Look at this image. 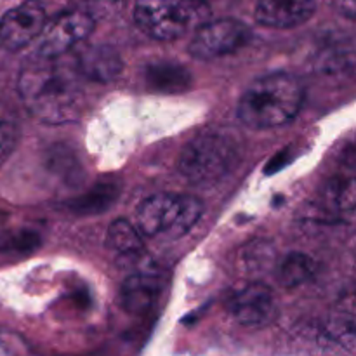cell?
I'll return each instance as SVG.
<instances>
[{"mask_svg":"<svg viewBox=\"0 0 356 356\" xmlns=\"http://www.w3.org/2000/svg\"><path fill=\"white\" fill-rule=\"evenodd\" d=\"M145 80L149 89L163 94H181L190 89L191 73L181 63L155 59L145 68Z\"/></svg>","mask_w":356,"mask_h":356,"instance_id":"cell-14","label":"cell"},{"mask_svg":"<svg viewBox=\"0 0 356 356\" xmlns=\"http://www.w3.org/2000/svg\"><path fill=\"white\" fill-rule=\"evenodd\" d=\"M118 197V186L111 183H99L87 193L68 202V209L73 214L94 216L108 211Z\"/></svg>","mask_w":356,"mask_h":356,"instance_id":"cell-15","label":"cell"},{"mask_svg":"<svg viewBox=\"0 0 356 356\" xmlns=\"http://www.w3.org/2000/svg\"><path fill=\"white\" fill-rule=\"evenodd\" d=\"M240 160V146L226 132L209 131L195 136L179 156V170L193 184H214L229 174Z\"/></svg>","mask_w":356,"mask_h":356,"instance_id":"cell-4","label":"cell"},{"mask_svg":"<svg viewBox=\"0 0 356 356\" xmlns=\"http://www.w3.org/2000/svg\"><path fill=\"white\" fill-rule=\"evenodd\" d=\"M92 2L99 3V6H106V7H118L124 0H92Z\"/></svg>","mask_w":356,"mask_h":356,"instance_id":"cell-25","label":"cell"},{"mask_svg":"<svg viewBox=\"0 0 356 356\" xmlns=\"http://www.w3.org/2000/svg\"><path fill=\"white\" fill-rule=\"evenodd\" d=\"M211 19L205 0H138L134 23L155 40H174Z\"/></svg>","mask_w":356,"mask_h":356,"instance_id":"cell-3","label":"cell"},{"mask_svg":"<svg viewBox=\"0 0 356 356\" xmlns=\"http://www.w3.org/2000/svg\"><path fill=\"white\" fill-rule=\"evenodd\" d=\"M226 309L245 327H268L277 320L278 305L270 287L261 282H247L229 292Z\"/></svg>","mask_w":356,"mask_h":356,"instance_id":"cell-7","label":"cell"},{"mask_svg":"<svg viewBox=\"0 0 356 356\" xmlns=\"http://www.w3.org/2000/svg\"><path fill=\"white\" fill-rule=\"evenodd\" d=\"M162 292V282L155 271H134L120 289V305L132 315L145 313L155 305Z\"/></svg>","mask_w":356,"mask_h":356,"instance_id":"cell-13","label":"cell"},{"mask_svg":"<svg viewBox=\"0 0 356 356\" xmlns=\"http://www.w3.org/2000/svg\"><path fill=\"white\" fill-rule=\"evenodd\" d=\"M336 3V9L343 14L344 17L353 21L356 17V2L355 0H334Z\"/></svg>","mask_w":356,"mask_h":356,"instance_id":"cell-24","label":"cell"},{"mask_svg":"<svg viewBox=\"0 0 356 356\" xmlns=\"http://www.w3.org/2000/svg\"><path fill=\"white\" fill-rule=\"evenodd\" d=\"M318 68L325 73H339L351 70L355 65L353 45L344 47V45H332L320 52V58L316 61Z\"/></svg>","mask_w":356,"mask_h":356,"instance_id":"cell-21","label":"cell"},{"mask_svg":"<svg viewBox=\"0 0 356 356\" xmlns=\"http://www.w3.org/2000/svg\"><path fill=\"white\" fill-rule=\"evenodd\" d=\"M204 204L193 195L159 193L146 198L138 209V229L152 238H179L200 219Z\"/></svg>","mask_w":356,"mask_h":356,"instance_id":"cell-5","label":"cell"},{"mask_svg":"<svg viewBox=\"0 0 356 356\" xmlns=\"http://www.w3.org/2000/svg\"><path fill=\"white\" fill-rule=\"evenodd\" d=\"M249 38L250 30L242 21L222 17L198 26L188 51L197 59H218L242 49Z\"/></svg>","mask_w":356,"mask_h":356,"instance_id":"cell-6","label":"cell"},{"mask_svg":"<svg viewBox=\"0 0 356 356\" xmlns=\"http://www.w3.org/2000/svg\"><path fill=\"white\" fill-rule=\"evenodd\" d=\"M323 332L329 337V341L332 343L341 344L346 350L353 351L356 336H355V309L353 302L348 306V309H341V312L332 313L327 320L325 327H323Z\"/></svg>","mask_w":356,"mask_h":356,"instance_id":"cell-18","label":"cell"},{"mask_svg":"<svg viewBox=\"0 0 356 356\" xmlns=\"http://www.w3.org/2000/svg\"><path fill=\"white\" fill-rule=\"evenodd\" d=\"M82 75L58 58H40L19 73L17 90L26 110L44 124L61 125L82 113Z\"/></svg>","mask_w":356,"mask_h":356,"instance_id":"cell-1","label":"cell"},{"mask_svg":"<svg viewBox=\"0 0 356 356\" xmlns=\"http://www.w3.org/2000/svg\"><path fill=\"white\" fill-rule=\"evenodd\" d=\"M316 264L313 257L302 252H291L278 264V280L284 287H299L315 277Z\"/></svg>","mask_w":356,"mask_h":356,"instance_id":"cell-16","label":"cell"},{"mask_svg":"<svg viewBox=\"0 0 356 356\" xmlns=\"http://www.w3.org/2000/svg\"><path fill=\"white\" fill-rule=\"evenodd\" d=\"M40 44V58H61L65 52L86 40L94 30V17L87 10H68L45 24Z\"/></svg>","mask_w":356,"mask_h":356,"instance_id":"cell-9","label":"cell"},{"mask_svg":"<svg viewBox=\"0 0 356 356\" xmlns=\"http://www.w3.org/2000/svg\"><path fill=\"white\" fill-rule=\"evenodd\" d=\"M315 10V0H259L254 17L263 26L289 30L305 24Z\"/></svg>","mask_w":356,"mask_h":356,"instance_id":"cell-10","label":"cell"},{"mask_svg":"<svg viewBox=\"0 0 356 356\" xmlns=\"http://www.w3.org/2000/svg\"><path fill=\"white\" fill-rule=\"evenodd\" d=\"M49 167H51L52 172L59 174V177H63L65 181H76L80 179V165L76 163V159L68 152L66 148H54L49 153Z\"/></svg>","mask_w":356,"mask_h":356,"instance_id":"cell-23","label":"cell"},{"mask_svg":"<svg viewBox=\"0 0 356 356\" xmlns=\"http://www.w3.org/2000/svg\"><path fill=\"white\" fill-rule=\"evenodd\" d=\"M355 179L353 176L334 177L323 188L320 202H316L313 214L323 222L341 221L355 212Z\"/></svg>","mask_w":356,"mask_h":356,"instance_id":"cell-12","label":"cell"},{"mask_svg":"<svg viewBox=\"0 0 356 356\" xmlns=\"http://www.w3.org/2000/svg\"><path fill=\"white\" fill-rule=\"evenodd\" d=\"M305 89L299 79L285 72L254 80L238 101L236 115L243 125L256 131L289 124L301 111Z\"/></svg>","mask_w":356,"mask_h":356,"instance_id":"cell-2","label":"cell"},{"mask_svg":"<svg viewBox=\"0 0 356 356\" xmlns=\"http://www.w3.org/2000/svg\"><path fill=\"white\" fill-rule=\"evenodd\" d=\"M275 247L273 243L268 240H252L247 243L242 250L243 268L250 273H263V271L270 270L271 264L275 263Z\"/></svg>","mask_w":356,"mask_h":356,"instance_id":"cell-19","label":"cell"},{"mask_svg":"<svg viewBox=\"0 0 356 356\" xmlns=\"http://www.w3.org/2000/svg\"><path fill=\"white\" fill-rule=\"evenodd\" d=\"M40 245V236L35 229H6L0 232V252L21 256L30 254Z\"/></svg>","mask_w":356,"mask_h":356,"instance_id":"cell-20","label":"cell"},{"mask_svg":"<svg viewBox=\"0 0 356 356\" xmlns=\"http://www.w3.org/2000/svg\"><path fill=\"white\" fill-rule=\"evenodd\" d=\"M47 24V14L40 0H24L0 17V47L19 51L30 45Z\"/></svg>","mask_w":356,"mask_h":356,"instance_id":"cell-8","label":"cell"},{"mask_svg":"<svg viewBox=\"0 0 356 356\" xmlns=\"http://www.w3.org/2000/svg\"><path fill=\"white\" fill-rule=\"evenodd\" d=\"M75 68L82 79L97 83L113 82L122 73V58L113 47L103 44L86 45L75 56Z\"/></svg>","mask_w":356,"mask_h":356,"instance_id":"cell-11","label":"cell"},{"mask_svg":"<svg viewBox=\"0 0 356 356\" xmlns=\"http://www.w3.org/2000/svg\"><path fill=\"white\" fill-rule=\"evenodd\" d=\"M108 245L117 250L122 256H132L143 250V233L139 232L138 226L132 225L127 219H117L110 225L106 233Z\"/></svg>","mask_w":356,"mask_h":356,"instance_id":"cell-17","label":"cell"},{"mask_svg":"<svg viewBox=\"0 0 356 356\" xmlns=\"http://www.w3.org/2000/svg\"><path fill=\"white\" fill-rule=\"evenodd\" d=\"M19 139L17 117L7 104L0 103V162L13 153Z\"/></svg>","mask_w":356,"mask_h":356,"instance_id":"cell-22","label":"cell"}]
</instances>
